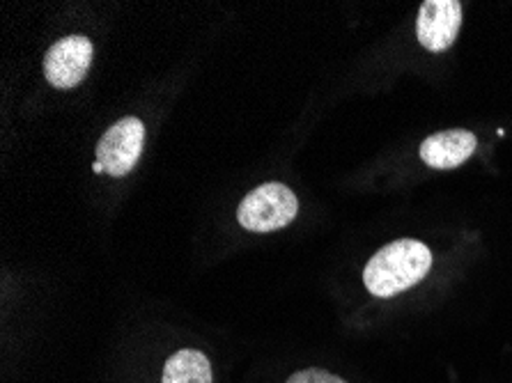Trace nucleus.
Wrapping results in <instances>:
<instances>
[{
  "mask_svg": "<svg viewBox=\"0 0 512 383\" xmlns=\"http://www.w3.org/2000/svg\"><path fill=\"white\" fill-rule=\"evenodd\" d=\"M430 269V248L421 241L400 239L377 250L363 271V283H366L370 294L379 296V299H389V296L421 283Z\"/></svg>",
  "mask_w": 512,
  "mask_h": 383,
  "instance_id": "f257e3e1",
  "label": "nucleus"
},
{
  "mask_svg": "<svg viewBox=\"0 0 512 383\" xmlns=\"http://www.w3.org/2000/svg\"><path fill=\"white\" fill-rule=\"evenodd\" d=\"M299 200L285 184L269 182L251 191L237 209L239 225L248 232H274L294 221Z\"/></svg>",
  "mask_w": 512,
  "mask_h": 383,
  "instance_id": "f03ea898",
  "label": "nucleus"
},
{
  "mask_svg": "<svg viewBox=\"0 0 512 383\" xmlns=\"http://www.w3.org/2000/svg\"><path fill=\"white\" fill-rule=\"evenodd\" d=\"M145 127L138 117H122L97 143V161L106 175L124 177L134 170L143 154Z\"/></svg>",
  "mask_w": 512,
  "mask_h": 383,
  "instance_id": "7ed1b4c3",
  "label": "nucleus"
},
{
  "mask_svg": "<svg viewBox=\"0 0 512 383\" xmlns=\"http://www.w3.org/2000/svg\"><path fill=\"white\" fill-rule=\"evenodd\" d=\"M92 62V42L83 35H69L46 51L44 76L53 88H76L88 74Z\"/></svg>",
  "mask_w": 512,
  "mask_h": 383,
  "instance_id": "20e7f679",
  "label": "nucleus"
},
{
  "mask_svg": "<svg viewBox=\"0 0 512 383\" xmlns=\"http://www.w3.org/2000/svg\"><path fill=\"white\" fill-rule=\"evenodd\" d=\"M460 26L462 3H457V0H425L416 21L418 42L432 53H441L455 44Z\"/></svg>",
  "mask_w": 512,
  "mask_h": 383,
  "instance_id": "39448f33",
  "label": "nucleus"
},
{
  "mask_svg": "<svg viewBox=\"0 0 512 383\" xmlns=\"http://www.w3.org/2000/svg\"><path fill=\"white\" fill-rule=\"evenodd\" d=\"M476 147L478 140L471 131H439V134L425 138L421 145V159L434 170H451L469 161Z\"/></svg>",
  "mask_w": 512,
  "mask_h": 383,
  "instance_id": "423d86ee",
  "label": "nucleus"
},
{
  "mask_svg": "<svg viewBox=\"0 0 512 383\" xmlns=\"http://www.w3.org/2000/svg\"><path fill=\"white\" fill-rule=\"evenodd\" d=\"M212 365L196 349H182L168 358L161 383H212Z\"/></svg>",
  "mask_w": 512,
  "mask_h": 383,
  "instance_id": "0eeeda50",
  "label": "nucleus"
},
{
  "mask_svg": "<svg viewBox=\"0 0 512 383\" xmlns=\"http://www.w3.org/2000/svg\"><path fill=\"white\" fill-rule=\"evenodd\" d=\"M285 383H345L336 374H329L324 370H301L297 374H292Z\"/></svg>",
  "mask_w": 512,
  "mask_h": 383,
  "instance_id": "6e6552de",
  "label": "nucleus"
},
{
  "mask_svg": "<svg viewBox=\"0 0 512 383\" xmlns=\"http://www.w3.org/2000/svg\"><path fill=\"white\" fill-rule=\"evenodd\" d=\"M92 173H104V166H102V163H99V161H95V163H92Z\"/></svg>",
  "mask_w": 512,
  "mask_h": 383,
  "instance_id": "1a4fd4ad",
  "label": "nucleus"
}]
</instances>
